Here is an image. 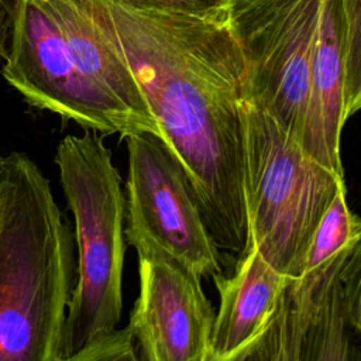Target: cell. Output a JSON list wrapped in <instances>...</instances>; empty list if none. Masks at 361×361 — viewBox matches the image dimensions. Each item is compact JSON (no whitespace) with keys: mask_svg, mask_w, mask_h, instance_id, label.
<instances>
[{"mask_svg":"<svg viewBox=\"0 0 361 361\" xmlns=\"http://www.w3.org/2000/svg\"><path fill=\"white\" fill-rule=\"evenodd\" d=\"M0 1L10 25L1 75L28 104L102 134L124 138L145 131L126 106L82 73L59 25L39 0Z\"/></svg>","mask_w":361,"mask_h":361,"instance_id":"5","label":"cell"},{"mask_svg":"<svg viewBox=\"0 0 361 361\" xmlns=\"http://www.w3.org/2000/svg\"><path fill=\"white\" fill-rule=\"evenodd\" d=\"M354 241L319 267L286 278L268 327L241 361L361 358L351 343L354 331L340 282V269Z\"/></svg>","mask_w":361,"mask_h":361,"instance_id":"9","label":"cell"},{"mask_svg":"<svg viewBox=\"0 0 361 361\" xmlns=\"http://www.w3.org/2000/svg\"><path fill=\"white\" fill-rule=\"evenodd\" d=\"M4 28H3V21H1V16H0V54L4 55Z\"/></svg>","mask_w":361,"mask_h":361,"instance_id":"18","label":"cell"},{"mask_svg":"<svg viewBox=\"0 0 361 361\" xmlns=\"http://www.w3.org/2000/svg\"><path fill=\"white\" fill-rule=\"evenodd\" d=\"M121 51L220 250L248 245L247 65L226 18L106 0Z\"/></svg>","mask_w":361,"mask_h":361,"instance_id":"1","label":"cell"},{"mask_svg":"<svg viewBox=\"0 0 361 361\" xmlns=\"http://www.w3.org/2000/svg\"><path fill=\"white\" fill-rule=\"evenodd\" d=\"M345 121L341 7L340 0H323L299 142L341 178L340 137Z\"/></svg>","mask_w":361,"mask_h":361,"instance_id":"12","label":"cell"},{"mask_svg":"<svg viewBox=\"0 0 361 361\" xmlns=\"http://www.w3.org/2000/svg\"><path fill=\"white\" fill-rule=\"evenodd\" d=\"M0 162H1V158H0Z\"/></svg>","mask_w":361,"mask_h":361,"instance_id":"19","label":"cell"},{"mask_svg":"<svg viewBox=\"0 0 361 361\" xmlns=\"http://www.w3.org/2000/svg\"><path fill=\"white\" fill-rule=\"evenodd\" d=\"M75 237L24 152L0 162V361H63Z\"/></svg>","mask_w":361,"mask_h":361,"instance_id":"2","label":"cell"},{"mask_svg":"<svg viewBox=\"0 0 361 361\" xmlns=\"http://www.w3.org/2000/svg\"><path fill=\"white\" fill-rule=\"evenodd\" d=\"M94 130L66 135L55 164L75 220L76 282L66 312L62 354L71 357L94 334L117 327L123 310L126 196L111 151Z\"/></svg>","mask_w":361,"mask_h":361,"instance_id":"3","label":"cell"},{"mask_svg":"<svg viewBox=\"0 0 361 361\" xmlns=\"http://www.w3.org/2000/svg\"><path fill=\"white\" fill-rule=\"evenodd\" d=\"M135 338L130 327L110 329L90 337L69 361H135Z\"/></svg>","mask_w":361,"mask_h":361,"instance_id":"15","label":"cell"},{"mask_svg":"<svg viewBox=\"0 0 361 361\" xmlns=\"http://www.w3.org/2000/svg\"><path fill=\"white\" fill-rule=\"evenodd\" d=\"M344 51V117L361 110V0H340Z\"/></svg>","mask_w":361,"mask_h":361,"instance_id":"14","label":"cell"},{"mask_svg":"<svg viewBox=\"0 0 361 361\" xmlns=\"http://www.w3.org/2000/svg\"><path fill=\"white\" fill-rule=\"evenodd\" d=\"M244 199L248 245L281 274L299 276L312 237L337 190L338 176L265 109L244 100Z\"/></svg>","mask_w":361,"mask_h":361,"instance_id":"4","label":"cell"},{"mask_svg":"<svg viewBox=\"0 0 361 361\" xmlns=\"http://www.w3.org/2000/svg\"><path fill=\"white\" fill-rule=\"evenodd\" d=\"M138 255L140 293L128 327L147 361H207L214 322L200 278L151 240L130 243Z\"/></svg>","mask_w":361,"mask_h":361,"instance_id":"8","label":"cell"},{"mask_svg":"<svg viewBox=\"0 0 361 361\" xmlns=\"http://www.w3.org/2000/svg\"><path fill=\"white\" fill-rule=\"evenodd\" d=\"M59 25L82 73L126 106L147 133L158 123L121 51L106 0H39Z\"/></svg>","mask_w":361,"mask_h":361,"instance_id":"10","label":"cell"},{"mask_svg":"<svg viewBox=\"0 0 361 361\" xmlns=\"http://www.w3.org/2000/svg\"><path fill=\"white\" fill-rule=\"evenodd\" d=\"M350 326L361 344V228L340 269Z\"/></svg>","mask_w":361,"mask_h":361,"instance_id":"16","label":"cell"},{"mask_svg":"<svg viewBox=\"0 0 361 361\" xmlns=\"http://www.w3.org/2000/svg\"><path fill=\"white\" fill-rule=\"evenodd\" d=\"M361 219L347 206L345 186H341L323 214L307 250L303 271L312 269L348 247L358 235Z\"/></svg>","mask_w":361,"mask_h":361,"instance_id":"13","label":"cell"},{"mask_svg":"<svg viewBox=\"0 0 361 361\" xmlns=\"http://www.w3.org/2000/svg\"><path fill=\"white\" fill-rule=\"evenodd\" d=\"M128 152L126 180V241L151 240L196 276L221 274V257L180 162L151 133L124 137Z\"/></svg>","mask_w":361,"mask_h":361,"instance_id":"7","label":"cell"},{"mask_svg":"<svg viewBox=\"0 0 361 361\" xmlns=\"http://www.w3.org/2000/svg\"><path fill=\"white\" fill-rule=\"evenodd\" d=\"M323 0H230L226 20L247 65V97L298 141Z\"/></svg>","mask_w":361,"mask_h":361,"instance_id":"6","label":"cell"},{"mask_svg":"<svg viewBox=\"0 0 361 361\" xmlns=\"http://www.w3.org/2000/svg\"><path fill=\"white\" fill-rule=\"evenodd\" d=\"M286 278L254 245H247L231 276H213L220 307L207 361H241L268 327Z\"/></svg>","mask_w":361,"mask_h":361,"instance_id":"11","label":"cell"},{"mask_svg":"<svg viewBox=\"0 0 361 361\" xmlns=\"http://www.w3.org/2000/svg\"><path fill=\"white\" fill-rule=\"evenodd\" d=\"M140 10L176 11L203 17L226 18L230 0H117Z\"/></svg>","mask_w":361,"mask_h":361,"instance_id":"17","label":"cell"}]
</instances>
